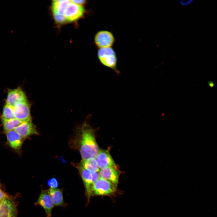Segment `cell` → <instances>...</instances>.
I'll list each match as a JSON object with an SVG mask.
<instances>
[{
  "instance_id": "obj_20",
  "label": "cell",
  "mask_w": 217,
  "mask_h": 217,
  "mask_svg": "<svg viewBox=\"0 0 217 217\" xmlns=\"http://www.w3.org/2000/svg\"><path fill=\"white\" fill-rule=\"evenodd\" d=\"M53 18L55 21L58 24H61L67 22L64 15L53 13Z\"/></svg>"
},
{
  "instance_id": "obj_9",
  "label": "cell",
  "mask_w": 217,
  "mask_h": 217,
  "mask_svg": "<svg viewBox=\"0 0 217 217\" xmlns=\"http://www.w3.org/2000/svg\"><path fill=\"white\" fill-rule=\"evenodd\" d=\"M84 9L82 5H79L71 2L68 5L64 15L67 22L76 20L83 15Z\"/></svg>"
},
{
  "instance_id": "obj_17",
  "label": "cell",
  "mask_w": 217,
  "mask_h": 217,
  "mask_svg": "<svg viewBox=\"0 0 217 217\" xmlns=\"http://www.w3.org/2000/svg\"><path fill=\"white\" fill-rule=\"evenodd\" d=\"M78 164L84 168L91 171L99 172L100 170L95 158L86 160L82 159L80 162Z\"/></svg>"
},
{
  "instance_id": "obj_18",
  "label": "cell",
  "mask_w": 217,
  "mask_h": 217,
  "mask_svg": "<svg viewBox=\"0 0 217 217\" xmlns=\"http://www.w3.org/2000/svg\"><path fill=\"white\" fill-rule=\"evenodd\" d=\"M2 121L3 129L5 133L14 130L23 122L15 118L8 120H2Z\"/></svg>"
},
{
  "instance_id": "obj_8",
  "label": "cell",
  "mask_w": 217,
  "mask_h": 217,
  "mask_svg": "<svg viewBox=\"0 0 217 217\" xmlns=\"http://www.w3.org/2000/svg\"><path fill=\"white\" fill-rule=\"evenodd\" d=\"M95 159L99 169L107 167L118 169L108 150L99 149Z\"/></svg>"
},
{
  "instance_id": "obj_3",
  "label": "cell",
  "mask_w": 217,
  "mask_h": 217,
  "mask_svg": "<svg viewBox=\"0 0 217 217\" xmlns=\"http://www.w3.org/2000/svg\"><path fill=\"white\" fill-rule=\"evenodd\" d=\"M73 165L79 171L83 181L85 190V194L88 203L91 196V190L93 183L100 177L99 172H92L86 169L78 163Z\"/></svg>"
},
{
  "instance_id": "obj_2",
  "label": "cell",
  "mask_w": 217,
  "mask_h": 217,
  "mask_svg": "<svg viewBox=\"0 0 217 217\" xmlns=\"http://www.w3.org/2000/svg\"><path fill=\"white\" fill-rule=\"evenodd\" d=\"M97 56L101 64L113 70L117 74L120 72L117 68L118 59L116 53L112 48L99 49Z\"/></svg>"
},
{
  "instance_id": "obj_23",
  "label": "cell",
  "mask_w": 217,
  "mask_h": 217,
  "mask_svg": "<svg viewBox=\"0 0 217 217\" xmlns=\"http://www.w3.org/2000/svg\"><path fill=\"white\" fill-rule=\"evenodd\" d=\"M71 2L80 5L85 3V1L83 0H72L71 1Z\"/></svg>"
},
{
  "instance_id": "obj_19",
  "label": "cell",
  "mask_w": 217,
  "mask_h": 217,
  "mask_svg": "<svg viewBox=\"0 0 217 217\" xmlns=\"http://www.w3.org/2000/svg\"><path fill=\"white\" fill-rule=\"evenodd\" d=\"M14 118L13 107L5 104L4 106L2 114V120H8Z\"/></svg>"
},
{
  "instance_id": "obj_12",
  "label": "cell",
  "mask_w": 217,
  "mask_h": 217,
  "mask_svg": "<svg viewBox=\"0 0 217 217\" xmlns=\"http://www.w3.org/2000/svg\"><path fill=\"white\" fill-rule=\"evenodd\" d=\"M14 130L24 139L32 135L39 134L31 121L22 122Z\"/></svg>"
},
{
  "instance_id": "obj_7",
  "label": "cell",
  "mask_w": 217,
  "mask_h": 217,
  "mask_svg": "<svg viewBox=\"0 0 217 217\" xmlns=\"http://www.w3.org/2000/svg\"><path fill=\"white\" fill-rule=\"evenodd\" d=\"M17 211L14 200L7 195L0 204V217H16Z\"/></svg>"
},
{
  "instance_id": "obj_4",
  "label": "cell",
  "mask_w": 217,
  "mask_h": 217,
  "mask_svg": "<svg viewBox=\"0 0 217 217\" xmlns=\"http://www.w3.org/2000/svg\"><path fill=\"white\" fill-rule=\"evenodd\" d=\"M116 188L110 182L100 177L92 186L91 196L110 195L115 192Z\"/></svg>"
},
{
  "instance_id": "obj_13",
  "label": "cell",
  "mask_w": 217,
  "mask_h": 217,
  "mask_svg": "<svg viewBox=\"0 0 217 217\" xmlns=\"http://www.w3.org/2000/svg\"><path fill=\"white\" fill-rule=\"evenodd\" d=\"M99 173L100 177L109 181L117 187L120 175L118 169L107 167L100 169Z\"/></svg>"
},
{
  "instance_id": "obj_16",
  "label": "cell",
  "mask_w": 217,
  "mask_h": 217,
  "mask_svg": "<svg viewBox=\"0 0 217 217\" xmlns=\"http://www.w3.org/2000/svg\"><path fill=\"white\" fill-rule=\"evenodd\" d=\"M71 2L70 0H54L52 4L53 13L64 15L65 9Z\"/></svg>"
},
{
  "instance_id": "obj_5",
  "label": "cell",
  "mask_w": 217,
  "mask_h": 217,
  "mask_svg": "<svg viewBox=\"0 0 217 217\" xmlns=\"http://www.w3.org/2000/svg\"><path fill=\"white\" fill-rule=\"evenodd\" d=\"M115 41L113 34L107 30H101L97 32L94 37V42L99 49L112 47Z\"/></svg>"
},
{
  "instance_id": "obj_6",
  "label": "cell",
  "mask_w": 217,
  "mask_h": 217,
  "mask_svg": "<svg viewBox=\"0 0 217 217\" xmlns=\"http://www.w3.org/2000/svg\"><path fill=\"white\" fill-rule=\"evenodd\" d=\"M13 111L14 118L22 122L31 121L30 106L27 101L16 105Z\"/></svg>"
},
{
  "instance_id": "obj_22",
  "label": "cell",
  "mask_w": 217,
  "mask_h": 217,
  "mask_svg": "<svg viewBox=\"0 0 217 217\" xmlns=\"http://www.w3.org/2000/svg\"><path fill=\"white\" fill-rule=\"evenodd\" d=\"M193 1L192 0H180L179 3L181 5L185 6L191 4Z\"/></svg>"
},
{
  "instance_id": "obj_15",
  "label": "cell",
  "mask_w": 217,
  "mask_h": 217,
  "mask_svg": "<svg viewBox=\"0 0 217 217\" xmlns=\"http://www.w3.org/2000/svg\"><path fill=\"white\" fill-rule=\"evenodd\" d=\"M47 191L54 206H64L67 205L64 201L62 189L50 187Z\"/></svg>"
},
{
  "instance_id": "obj_24",
  "label": "cell",
  "mask_w": 217,
  "mask_h": 217,
  "mask_svg": "<svg viewBox=\"0 0 217 217\" xmlns=\"http://www.w3.org/2000/svg\"><path fill=\"white\" fill-rule=\"evenodd\" d=\"M7 195L4 192L0 187V201L3 200Z\"/></svg>"
},
{
  "instance_id": "obj_10",
  "label": "cell",
  "mask_w": 217,
  "mask_h": 217,
  "mask_svg": "<svg viewBox=\"0 0 217 217\" xmlns=\"http://www.w3.org/2000/svg\"><path fill=\"white\" fill-rule=\"evenodd\" d=\"M27 101L26 96L20 87L8 91L6 104L13 107L17 104Z\"/></svg>"
},
{
  "instance_id": "obj_1",
  "label": "cell",
  "mask_w": 217,
  "mask_h": 217,
  "mask_svg": "<svg viewBox=\"0 0 217 217\" xmlns=\"http://www.w3.org/2000/svg\"><path fill=\"white\" fill-rule=\"evenodd\" d=\"M69 143L70 147L79 152L82 160L95 158L99 150L94 130L87 120L77 128Z\"/></svg>"
},
{
  "instance_id": "obj_11",
  "label": "cell",
  "mask_w": 217,
  "mask_h": 217,
  "mask_svg": "<svg viewBox=\"0 0 217 217\" xmlns=\"http://www.w3.org/2000/svg\"><path fill=\"white\" fill-rule=\"evenodd\" d=\"M36 204L40 205L43 208L47 217H52L54 205L47 190H42Z\"/></svg>"
},
{
  "instance_id": "obj_25",
  "label": "cell",
  "mask_w": 217,
  "mask_h": 217,
  "mask_svg": "<svg viewBox=\"0 0 217 217\" xmlns=\"http://www.w3.org/2000/svg\"><path fill=\"white\" fill-rule=\"evenodd\" d=\"M208 83L209 86L211 87H212L214 86V83L212 81H210L208 82Z\"/></svg>"
},
{
  "instance_id": "obj_14",
  "label": "cell",
  "mask_w": 217,
  "mask_h": 217,
  "mask_svg": "<svg viewBox=\"0 0 217 217\" xmlns=\"http://www.w3.org/2000/svg\"><path fill=\"white\" fill-rule=\"evenodd\" d=\"M5 133L7 141L10 146L16 151L19 152L21 149L24 139L14 130Z\"/></svg>"
},
{
  "instance_id": "obj_21",
  "label": "cell",
  "mask_w": 217,
  "mask_h": 217,
  "mask_svg": "<svg viewBox=\"0 0 217 217\" xmlns=\"http://www.w3.org/2000/svg\"><path fill=\"white\" fill-rule=\"evenodd\" d=\"M47 184L50 187L53 188H57L58 185V181L56 178H54L49 180L47 182Z\"/></svg>"
}]
</instances>
